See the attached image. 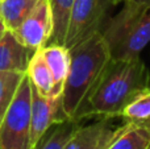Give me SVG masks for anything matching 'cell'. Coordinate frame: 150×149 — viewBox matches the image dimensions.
I'll return each instance as SVG.
<instances>
[{
  "instance_id": "cell-1",
  "label": "cell",
  "mask_w": 150,
  "mask_h": 149,
  "mask_svg": "<svg viewBox=\"0 0 150 149\" xmlns=\"http://www.w3.org/2000/svg\"><path fill=\"white\" fill-rule=\"evenodd\" d=\"M148 89H150V71L140 57L125 61L111 58L76 114L75 121L91 118H120L128 103Z\"/></svg>"
},
{
  "instance_id": "cell-17",
  "label": "cell",
  "mask_w": 150,
  "mask_h": 149,
  "mask_svg": "<svg viewBox=\"0 0 150 149\" xmlns=\"http://www.w3.org/2000/svg\"><path fill=\"white\" fill-rule=\"evenodd\" d=\"M26 73L0 71V123Z\"/></svg>"
},
{
  "instance_id": "cell-2",
  "label": "cell",
  "mask_w": 150,
  "mask_h": 149,
  "mask_svg": "<svg viewBox=\"0 0 150 149\" xmlns=\"http://www.w3.org/2000/svg\"><path fill=\"white\" fill-rule=\"evenodd\" d=\"M71 63L62 92V114L75 121L76 114L107 67L111 53L100 32L70 49Z\"/></svg>"
},
{
  "instance_id": "cell-20",
  "label": "cell",
  "mask_w": 150,
  "mask_h": 149,
  "mask_svg": "<svg viewBox=\"0 0 150 149\" xmlns=\"http://www.w3.org/2000/svg\"><path fill=\"white\" fill-rule=\"evenodd\" d=\"M133 1H138V3H146V4H150V0H133Z\"/></svg>"
},
{
  "instance_id": "cell-9",
  "label": "cell",
  "mask_w": 150,
  "mask_h": 149,
  "mask_svg": "<svg viewBox=\"0 0 150 149\" xmlns=\"http://www.w3.org/2000/svg\"><path fill=\"white\" fill-rule=\"evenodd\" d=\"M34 52L21 44L12 31H5L0 37V71L26 73Z\"/></svg>"
},
{
  "instance_id": "cell-11",
  "label": "cell",
  "mask_w": 150,
  "mask_h": 149,
  "mask_svg": "<svg viewBox=\"0 0 150 149\" xmlns=\"http://www.w3.org/2000/svg\"><path fill=\"white\" fill-rule=\"evenodd\" d=\"M26 75L29 77L32 84L36 90L45 98H52L54 92V81H53L50 69L44 58L42 50L38 49L34 52L30 62H29Z\"/></svg>"
},
{
  "instance_id": "cell-10",
  "label": "cell",
  "mask_w": 150,
  "mask_h": 149,
  "mask_svg": "<svg viewBox=\"0 0 150 149\" xmlns=\"http://www.w3.org/2000/svg\"><path fill=\"white\" fill-rule=\"evenodd\" d=\"M41 50L54 81L53 99L62 98L63 87L71 63L70 49H67L65 45H45L44 48H41Z\"/></svg>"
},
{
  "instance_id": "cell-5",
  "label": "cell",
  "mask_w": 150,
  "mask_h": 149,
  "mask_svg": "<svg viewBox=\"0 0 150 149\" xmlns=\"http://www.w3.org/2000/svg\"><path fill=\"white\" fill-rule=\"evenodd\" d=\"M111 7H113L112 0H74L63 45L73 49L100 32Z\"/></svg>"
},
{
  "instance_id": "cell-13",
  "label": "cell",
  "mask_w": 150,
  "mask_h": 149,
  "mask_svg": "<svg viewBox=\"0 0 150 149\" xmlns=\"http://www.w3.org/2000/svg\"><path fill=\"white\" fill-rule=\"evenodd\" d=\"M73 3L74 0H49L53 18V31L46 45H63Z\"/></svg>"
},
{
  "instance_id": "cell-15",
  "label": "cell",
  "mask_w": 150,
  "mask_h": 149,
  "mask_svg": "<svg viewBox=\"0 0 150 149\" xmlns=\"http://www.w3.org/2000/svg\"><path fill=\"white\" fill-rule=\"evenodd\" d=\"M120 118L125 123L137 124L150 129V89L140 92L122 110Z\"/></svg>"
},
{
  "instance_id": "cell-8",
  "label": "cell",
  "mask_w": 150,
  "mask_h": 149,
  "mask_svg": "<svg viewBox=\"0 0 150 149\" xmlns=\"http://www.w3.org/2000/svg\"><path fill=\"white\" fill-rule=\"evenodd\" d=\"M127 126L125 121L116 124L113 119H99L90 126H79L65 149H107Z\"/></svg>"
},
{
  "instance_id": "cell-6",
  "label": "cell",
  "mask_w": 150,
  "mask_h": 149,
  "mask_svg": "<svg viewBox=\"0 0 150 149\" xmlns=\"http://www.w3.org/2000/svg\"><path fill=\"white\" fill-rule=\"evenodd\" d=\"M53 31V18L49 0H38L32 12L13 34L21 44L32 50H38L47 44Z\"/></svg>"
},
{
  "instance_id": "cell-7",
  "label": "cell",
  "mask_w": 150,
  "mask_h": 149,
  "mask_svg": "<svg viewBox=\"0 0 150 149\" xmlns=\"http://www.w3.org/2000/svg\"><path fill=\"white\" fill-rule=\"evenodd\" d=\"M62 98H45L32 84V108H30V135L29 149H34L44 135L53 124L63 123Z\"/></svg>"
},
{
  "instance_id": "cell-12",
  "label": "cell",
  "mask_w": 150,
  "mask_h": 149,
  "mask_svg": "<svg viewBox=\"0 0 150 149\" xmlns=\"http://www.w3.org/2000/svg\"><path fill=\"white\" fill-rule=\"evenodd\" d=\"M38 0H0V18L8 31H15L32 12Z\"/></svg>"
},
{
  "instance_id": "cell-14",
  "label": "cell",
  "mask_w": 150,
  "mask_h": 149,
  "mask_svg": "<svg viewBox=\"0 0 150 149\" xmlns=\"http://www.w3.org/2000/svg\"><path fill=\"white\" fill-rule=\"evenodd\" d=\"M107 149H150V129L128 123Z\"/></svg>"
},
{
  "instance_id": "cell-19",
  "label": "cell",
  "mask_w": 150,
  "mask_h": 149,
  "mask_svg": "<svg viewBox=\"0 0 150 149\" xmlns=\"http://www.w3.org/2000/svg\"><path fill=\"white\" fill-rule=\"evenodd\" d=\"M124 0H112V4L113 5H117V4H120V3H122Z\"/></svg>"
},
{
  "instance_id": "cell-16",
  "label": "cell",
  "mask_w": 150,
  "mask_h": 149,
  "mask_svg": "<svg viewBox=\"0 0 150 149\" xmlns=\"http://www.w3.org/2000/svg\"><path fill=\"white\" fill-rule=\"evenodd\" d=\"M79 124L76 121H63L55 124L52 131H47L34 149H65L67 141L75 133Z\"/></svg>"
},
{
  "instance_id": "cell-4",
  "label": "cell",
  "mask_w": 150,
  "mask_h": 149,
  "mask_svg": "<svg viewBox=\"0 0 150 149\" xmlns=\"http://www.w3.org/2000/svg\"><path fill=\"white\" fill-rule=\"evenodd\" d=\"M32 82L24 75L0 123V149H29Z\"/></svg>"
},
{
  "instance_id": "cell-3",
  "label": "cell",
  "mask_w": 150,
  "mask_h": 149,
  "mask_svg": "<svg viewBox=\"0 0 150 149\" xmlns=\"http://www.w3.org/2000/svg\"><path fill=\"white\" fill-rule=\"evenodd\" d=\"M122 8L104 23L100 33L108 45L111 58L140 57L150 42V4L124 0Z\"/></svg>"
},
{
  "instance_id": "cell-18",
  "label": "cell",
  "mask_w": 150,
  "mask_h": 149,
  "mask_svg": "<svg viewBox=\"0 0 150 149\" xmlns=\"http://www.w3.org/2000/svg\"><path fill=\"white\" fill-rule=\"evenodd\" d=\"M5 31H8V29H7V26H5V24L3 23V20L0 18V37H1L3 34H4V32H5Z\"/></svg>"
}]
</instances>
